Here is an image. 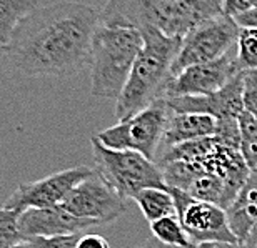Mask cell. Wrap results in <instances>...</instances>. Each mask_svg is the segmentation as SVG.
I'll list each match as a JSON object with an SVG mask.
<instances>
[{"instance_id":"obj_1","label":"cell","mask_w":257,"mask_h":248,"mask_svg":"<svg viewBox=\"0 0 257 248\" xmlns=\"http://www.w3.org/2000/svg\"><path fill=\"white\" fill-rule=\"evenodd\" d=\"M99 10L80 2H57L34 10L17 25L5 55L25 75L70 77L90 65Z\"/></svg>"},{"instance_id":"obj_2","label":"cell","mask_w":257,"mask_h":248,"mask_svg":"<svg viewBox=\"0 0 257 248\" xmlns=\"http://www.w3.org/2000/svg\"><path fill=\"white\" fill-rule=\"evenodd\" d=\"M224 15V0H107L99 22L141 30L154 27L184 39L197 25Z\"/></svg>"},{"instance_id":"obj_3","label":"cell","mask_w":257,"mask_h":248,"mask_svg":"<svg viewBox=\"0 0 257 248\" xmlns=\"http://www.w3.org/2000/svg\"><path fill=\"white\" fill-rule=\"evenodd\" d=\"M142 49L139 52L128 79L115 100V118L119 122L144 110L149 103L162 97L171 79V67L179 54L182 39L169 37L154 27L139 30Z\"/></svg>"},{"instance_id":"obj_4","label":"cell","mask_w":257,"mask_h":248,"mask_svg":"<svg viewBox=\"0 0 257 248\" xmlns=\"http://www.w3.org/2000/svg\"><path fill=\"white\" fill-rule=\"evenodd\" d=\"M141 49L142 35L137 29L99 22L89 65L92 95L109 100L119 99Z\"/></svg>"},{"instance_id":"obj_5","label":"cell","mask_w":257,"mask_h":248,"mask_svg":"<svg viewBox=\"0 0 257 248\" xmlns=\"http://www.w3.org/2000/svg\"><path fill=\"white\" fill-rule=\"evenodd\" d=\"M95 170L100 178L122 200H134L144 188H167L161 167L134 150H115L105 147L92 137Z\"/></svg>"},{"instance_id":"obj_6","label":"cell","mask_w":257,"mask_h":248,"mask_svg":"<svg viewBox=\"0 0 257 248\" xmlns=\"http://www.w3.org/2000/svg\"><path fill=\"white\" fill-rule=\"evenodd\" d=\"M171 113L166 97H159L144 110L105 128L95 137L109 148L134 150L156 162Z\"/></svg>"},{"instance_id":"obj_7","label":"cell","mask_w":257,"mask_h":248,"mask_svg":"<svg viewBox=\"0 0 257 248\" xmlns=\"http://www.w3.org/2000/svg\"><path fill=\"white\" fill-rule=\"evenodd\" d=\"M240 27L234 19L220 15L217 19L197 25L182 39L181 49L171 67V77L181 74L191 65L217 60L237 44Z\"/></svg>"},{"instance_id":"obj_8","label":"cell","mask_w":257,"mask_h":248,"mask_svg":"<svg viewBox=\"0 0 257 248\" xmlns=\"http://www.w3.org/2000/svg\"><path fill=\"white\" fill-rule=\"evenodd\" d=\"M171 192L176 213L184 231L187 233L191 243H239L235 235L230 231L227 213L222 206L192 198L191 195L179 188L167 187Z\"/></svg>"},{"instance_id":"obj_9","label":"cell","mask_w":257,"mask_h":248,"mask_svg":"<svg viewBox=\"0 0 257 248\" xmlns=\"http://www.w3.org/2000/svg\"><path fill=\"white\" fill-rule=\"evenodd\" d=\"M94 172L95 168L80 165V167L55 172L35 182L22 183L7 198L4 206L22 213L29 208H49V206L60 205L72 188H75L80 182L94 175Z\"/></svg>"},{"instance_id":"obj_10","label":"cell","mask_w":257,"mask_h":248,"mask_svg":"<svg viewBox=\"0 0 257 248\" xmlns=\"http://www.w3.org/2000/svg\"><path fill=\"white\" fill-rule=\"evenodd\" d=\"M60 205L72 215L92 220L99 225L112 223L125 211V200H122L100 178L97 170L94 175L72 188Z\"/></svg>"},{"instance_id":"obj_11","label":"cell","mask_w":257,"mask_h":248,"mask_svg":"<svg viewBox=\"0 0 257 248\" xmlns=\"http://www.w3.org/2000/svg\"><path fill=\"white\" fill-rule=\"evenodd\" d=\"M242 70L235 57L225 54L217 60L191 65L181 74L171 77L162 97H204L220 90L227 82Z\"/></svg>"},{"instance_id":"obj_12","label":"cell","mask_w":257,"mask_h":248,"mask_svg":"<svg viewBox=\"0 0 257 248\" xmlns=\"http://www.w3.org/2000/svg\"><path fill=\"white\" fill-rule=\"evenodd\" d=\"M242 72L232 77L222 89L204 97H172L166 99L174 113H204L220 118H237L244 110L242 105Z\"/></svg>"},{"instance_id":"obj_13","label":"cell","mask_w":257,"mask_h":248,"mask_svg":"<svg viewBox=\"0 0 257 248\" xmlns=\"http://www.w3.org/2000/svg\"><path fill=\"white\" fill-rule=\"evenodd\" d=\"M100 226L92 220L79 218L67 211L62 205L49 208H29L19 216V228L24 238L29 236H60L75 235L82 231Z\"/></svg>"},{"instance_id":"obj_14","label":"cell","mask_w":257,"mask_h":248,"mask_svg":"<svg viewBox=\"0 0 257 248\" xmlns=\"http://www.w3.org/2000/svg\"><path fill=\"white\" fill-rule=\"evenodd\" d=\"M215 118L204 113H171L164 132L161 147L162 150L181 145L186 142L200 140L205 137H214ZM159 153V152H157Z\"/></svg>"},{"instance_id":"obj_15","label":"cell","mask_w":257,"mask_h":248,"mask_svg":"<svg viewBox=\"0 0 257 248\" xmlns=\"http://www.w3.org/2000/svg\"><path fill=\"white\" fill-rule=\"evenodd\" d=\"M230 231L235 235L239 243H244L249 230L257 220V170H250L244 187L225 210Z\"/></svg>"},{"instance_id":"obj_16","label":"cell","mask_w":257,"mask_h":248,"mask_svg":"<svg viewBox=\"0 0 257 248\" xmlns=\"http://www.w3.org/2000/svg\"><path fill=\"white\" fill-rule=\"evenodd\" d=\"M134 200L137 201L144 218L149 223L166 216H177L176 203L169 188H144L134 197Z\"/></svg>"},{"instance_id":"obj_17","label":"cell","mask_w":257,"mask_h":248,"mask_svg":"<svg viewBox=\"0 0 257 248\" xmlns=\"http://www.w3.org/2000/svg\"><path fill=\"white\" fill-rule=\"evenodd\" d=\"M37 9V0H0V42L7 45L17 25Z\"/></svg>"},{"instance_id":"obj_18","label":"cell","mask_w":257,"mask_h":248,"mask_svg":"<svg viewBox=\"0 0 257 248\" xmlns=\"http://www.w3.org/2000/svg\"><path fill=\"white\" fill-rule=\"evenodd\" d=\"M240 130V157L249 170H257V117L242 110L237 117Z\"/></svg>"},{"instance_id":"obj_19","label":"cell","mask_w":257,"mask_h":248,"mask_svg":"<svg viewBox=\"0 0 257 248\" xmlns=\"http://www.w3.org/2000/svg\"><path fill=\"white\" fill-rule=\"evenodd\" d=\"M151 231H152L154 238L159 240L164 245L179 246V248L194 246L191 243V240H189L187 233L184 231L181 221H179L177 216H166V218L152 221Z\"/></svg>"},{"instance_id":"obj_20","label":"cell","mask_w":257,"mask_h":248,"mask_svg":"<svg viewBox=\"0 0 257 248\" xmlns=\"http://www.w3.org/2000/svg\"><path fill=\"white\" fill-rule=\"evenodd\" d=\"M235 60L242 70H257V29H240Z\"/></svg>"},{"instance_id":"obj_21","label":"cell","mask_w":257,"mask_h":248,"mask_svg":"<svg viewBox=\"0 0 257 248\" xmlns=\"http://www.w3.org/2000/svg\"><path fill=\"white\" fill-rule=\"evenodd\" d=\"M20 211L0 206V248H14L24 240L19 228Z\"/></svg>"},{"instance_id":"obj_22","label":"cell","mask_w":257,"mask_h":248,"mask_svg":"<svg viewBox=\"0 0 257 248\" xmlns=\"http://www.w3.org/2000/svg\"><path fill=\"white\" fill-rule=\"evenodd\" d=\"M80 235L82 233L60 236H29L14 248H75Z\"/></svg>"},{"instance_id":"obj_23","label":"cell","mask_w":257,"mask_h":248,"mask_svg":"<svg viewBox=\"0 0 257 248\" xmlns=\"http://www.w3.org/2000/svg\"><path fill=\"white\" fill-rule=\"evenodd\" d=\"M214 137L225 147L239 150L240 147V130L237 118H220L215 120V133Z\"/></svg>"},{"instance_id":"obj_24","label":"cell","mask_w":257,"mask_h":248,"mask_svg":"<svg viewBox=\"0 0 257 248\" xmlns=\"http://www.w3.org/2000/svg\"><path fill=\"white\" fill-rule=\"evenodd\" d=\"M242 105L245 112L257 117V70L242 72Z\"/></svg>"},{"instance_id":"obj_25","label":"cell","mask_w":257,"mask_h":248,"mask_svg":"<svg viewBox=\"0 0 257 248\" xmlns=\"http://www.w3.org/2000/svg\"><path fill=\"white\" fill-rule=\"evenodd\" d=\"M75 248H110L109 241L97 233H82Z\"/></svg>"},{"instance_id":"obj_26","label":"cell","mask_w":257,"mask_h":248,"mask_svg":"<svg viewBox=\"0 0 257 248\" xmlns=\"http://www.w3.org/2000/svg\"><path fill=\"white\" fill-rule=\"evenodd\" d=\"M234 22L237 24L240 29H257V7L245 10L244 14L234 17Z\"/></svg>"},{"instance_id":"obj_27","label":"cell","mask_w":257,"mask_h":248,"mask_svg":"<svg viewBox=\"0 0 257 248\" xmlns=\"http://www.w3.org/2000/svg\"><path fill=\"white\" fill-rule=\"evenodd\" d=\"M242 245L245 248H257V220H255V223L252 225V228L249 230V235L245 236Z\"/></svg>"},{"instance_id":"obj_28","label":"cell","mask_w":257,"mask_h":248,"mask_svg":"<svg viewBox=\"0 0 257 248\" xmlns=\"http://www.w3.org/2000/svg\"><path fill=\"white\" fill-rule=\"evenodd\" d=\"M137 248H179V246H169V245H164V243H161L159 240H156L152 236V238H149L146 243L144 245H141V246H137ZM187 248H194V246H187Z\"/></svg>"},{"instance_id":"obj_29","label":"cell","mask_w":257,"mask_h":248,"mask_svg":"<svg viewBox=\"0 0 257 248\" xmlns=\"http://www.w3.org/2000/svg\"><path fill=\"white\" fill-rule=\"evenodd\" d=\"M217 248H245L242 243H215Z\"/></svg>"},{"instance_id":"obj_30","label":"cell","mask_w":257,"mask_h":248,"mask_svg":"<svg viewBox=\"0 0 257 248\" xmlns=\"http://www.w3.org/2000/svg\"><path fill=\"white\" fill-rule=\"evenodd\" d=\"M194 248H217V246H215V243H209V241H205V243H199V245H195Z\"/></svg>"},{"instance_id":"obj_31","label":"cell","mask_w":257,"mask_h":248,"mask_svg":"<svg viewBox=\"0 0 257 248\" xmlns=\"http://www.w3.org/2000/svg\"><path fill=\"white\" fill-rule=\"evenodd\" d=\"M4 55H5V45L0 42V59H2Z\"/></svg>"},{"instance_id":"obj_32","label":"cell","mask_w":257,"mask_h":248,"mask_svg":"<svg viewBox=\"0 0 257 248\" xmlns=\"http://www.w3.org/2000/svg\"><path fill=\"white\" fill-rule=\"evenodd\" d=\"M250 5H252V7H257V0H250Z\"/></svg>"},{"instance_id":"obj_33","label":"cell","mask_w":257,"mask_h":248,"mask_svg":"<svg viewBox=\"0 0 257 248\" xmlns=\"http://www.w3.org/2000/svg\"><path fill=\"white\" fill-rule=\"evenodd\" d=\"M249 2H250V0H249Z\"/></svg>"}]
</instances>
